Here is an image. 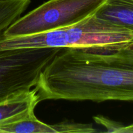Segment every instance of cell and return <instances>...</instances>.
Returning a JSON list of instances; mask_svg holds the SVG:
<instances>
[{
	"mask_svg": "<svg viewBox=\"0 0 133 133\" xmlns=\"http://www.w3.org/2000/svg\"><path fill=\"white\" fill-rule=\"evenodd\" d=\"M64 132V122L54 125H48L38 119L36 116L0 127V133H61Z\"/></svg>",
	"mask_w": 133,
	"mask_h": 133,
	"instance_id": "7",
	"label": "cell"
},
{
	"mask_svg": "<svg viewBox=\"0 0 133 133\" xmlns=\"http://www.w3.org/2000/svg\"><path fill=\"white\" fill-rule=\"evenodd\" d=\"M132 43L133 30L99 19L94 14L59 29L18 37L0 36V51L47 48L116 51Z\"/></svg>",
	"mask_w": 133,
	"mask_h": 133,
	"instance_id": "2",
	"label": "cell"
},
{
	"mask_svg": "<svg viewBox=\"0 0 133 133\" xmlns=\"http://www.w3.org/2000/svg\"><path fill=\"white\" fill-rule=\"evenodd\" d=\"M62 48L0 51V103L35 87L40 74Z\"/></svg>",
	"mask_w": 133,
	"mask_h": 133,
	"instance_id": "4",
	"label": "cell"
},
{
	"mask_svg": "<svg viewBox=\"0 0 133 133\" xmlns=\"http://www.w3.org/2000/svg\"><path fill=\"white\" fill-rule=\"evenodd\" d=\"M116 51L62 48L34 87L39 101L133 102L132 45Z\"/></svg>",
	"mask_w": 133,
	"mask_h": 133,
	"instance_id": "1",
	"label": "cell"
},
{
	"mask_svg": "<svg viewBox=\"0 0 133 133\" xmlns=\"http://www.w3.org/2000/svg\"><path fill=\"white\" fill-rule=\"evenodd\" d=\"M94 15L116 25L133 30V0H105Z\"/></svg>",
	"mask_w": 133,
	"mask_h": 133,
	"instance_id": "6",
	"label": "cell"
},
{
	"mask_svg": "<svg viewBox=\"0 0 133 133\" xmlns=\"http://www.w3.org/2000/svg\"><path fill=\"white\" fill-rule=\"evenodd\" d=\"M31 0H0V35L20 17Z\"/></svg>",
	"mask_w": 133,
	"mask_h": 133,
	"instance_id": "8",
	"label": "cell"
},
{
	"mask_svg": "<svg viewBox=\"0 0 133 133\" xmlns=\"http://www.w3.org/2000/svg\"><path fill=\"white\" fill-rule=\"evenodd\" d=\"M118 133H133V123L129 125H122Z\"/></svg>",
	"mask_w": 133,
	"mask_h": 133,
	"instance_id": "10",
	"label": "cell"
},
{
	"mask_svg": "<svg viewBox=\"0 0 133 133\" xmlns=\"http://www.w3.org/2000/svg\"><path fill=\"white\" fill-rule=\"evenodd\" d=\"M105 0H49L19 17L0 36H28L73 25L93 15Z\"/></svg>",
	"mask_w": 133,
	"mask_h": 133,
	"instance_id": "3",
	"label": "cell"
},
{
	"mask_svg": "<svg viewBox=\"0 0 133 133\" xmlns=\"http://www.w3.org/2000/svg\"><path fill=\"white\" fill-rule=\"evenodd\" d=\"M94 119L97 124L101 125L106 129V131H104L105 132L118 133L121 127L123 125L119 122L108 119L103 116H96L94 117Z\"/></svg>",
	"mask_w": 133,
	"mask_h": 133,
	"instance_id": "9",
	"label": "cell"
},
{
	"mask_svg": "<svg viewBox=\"0 0 133 133\" xmlns=\"http://www.w3.org/2000/svg\"><path fill=\"white\" fill-rule=\"evenodd\" d=\"M38 103L34 88L0 103V127L36 116L35 109Z\"/></svg>",
	"mask_w": 133,
	"mask_h": 133,
	"instance_id": "5",
	"label": "cell"
}]
</instances>
